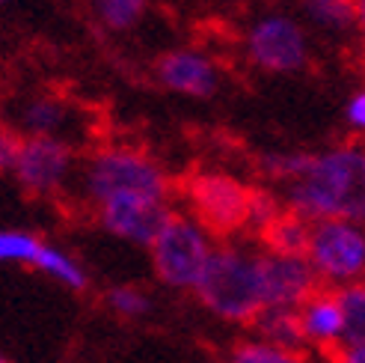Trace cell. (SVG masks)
<instances>
[{
  "mask_svg": "<svg viewBox=\"0 0 365 363\" xmlns=\"http://www.w3.org/2000/svg\"><path fill=\"white\" fill-rule=\"evenodd\" d=\"M285 209L306 221H348L365 227V146L341 143L312 155V164L282 191Z\"/></svg>",
  "mask_w": 365,
  "mask_h": 363,
  "instance_id": "1",
  "label": "cell"
},
{
  "mask_svg": "<svg viewBox=\"0 0 365 363\" xmlns=\"http://www.w3.org/2000/svg\"><path fill=\"white\" fill-rule=\"evenodd\" d=\"M193 295L217 319L229 324H252L264 310L262 250L235 242L217 244Z\"/></svg>",
  "mask_w": 365,
  "mask_h": 363,
  "instance_id": "2",
  "label": "cell"
},
{
  "mask_svg": "<svg viewBox=\"0 0 365 363\" xmlns=\"http://www.w3.org/2000/svg\"><path fill=\"white\" fill-rule=\"evenodd\" d=\"M81 197L89 209L119 197L170 199V176L152 155L134 146H101L78 170Z\"/></svg>",
  "mask_w": 365,
  "mask_h": 363,
  "instance_id": "3",
  "label": "cell"
},
{
  "mask_svg": "<svg viewBox=\"0 0 365 363\" xmlns=\"http://www.w3.org/2000/svg\"><path fill=\"white\" fill-rule=\"evenodd\" d=\"M252 194L241 179L220 170H199L185 179L181 197L187 199V214L202 224L214 239H235L252 224Z\"/></svg>",
  "mask_w": 365,
  "mask_h": 363,
  "instance_id": "4",
  "label": "cell"
},
{
  "mask_svg": "<svg viewBox=\"0 0 365 363\" xmlns=\"http://www.w3.org/2000/svg\"><path fill=\"white\" fill-rule=\"evenodd\" d=\"M214 247V235L202 224L185 212H173L167 227L149 247L152 271L163 286L193 292L211 262Z\"/></svg>",
  "mask_w": 365,
  "mask_h": 363,
  "instance_id": "5",
  "label": "cell"
},
{
  "mask_svg": "<svg viewBox=\"0 0 365 363\" xmlns=\"http://www.w3.org/2000/svg\"><path fill=\"white\" fill-rule=\"evenodd\" d=\"M306 259L324 289L365 280V227L348 221H315Z\"/></svg>",
  "mask_w": 365,
  "mask_h": 363,
  "instance_id": "6",
  "label": "cell"
},
{
  "mask_svg": "<svg viewBox=\"0 0 365 363\" xmlns=\"http://www.w3.org/2000/svg\"><path fill=\"white\" fill-rule=\"evenodd\" d=\"M78 176V152L60 137H24L12 179L30 197H57Z\"/></svg>",
  "mask_w": 365,
  "mask_h": 363,
  "instance_id": "7",
  "label": "cell"
},
{
  "mask_svg": "<svg viewBox=\"0 0 365 363\" xmlns=\"http://www.w3.org/2000/svg\"><path fill=\"white\" fill-rule=\"evenodd\" d=\"M247 57L252 66L273 75L300 71L309 60L306 33L288 15H264L247 33Z\"/></svg>",
  "mask_w": 365,
  "mask_h": 363,
  "instance_id": "8",
  "label": "cell"
},
{
  "mask_svg": "<svg viewBox=\"0 0 365 363\" xmlns=\"http://www.w3.org/2000/svg\"><path fill=\"white\" fill-rule=\"evenodd\" d=\"M93 212L104 232L140 247H152V242L173 217L170 199H149V197H119L110 199V203H101Z\"/></svg>",
  "mask_w": 365,
  "mask_h": 363,
  "instance_id": "9",
  "label": "cell"
},
{
  "mask_svg": "<svg viewBox=\"0 0 365 363\" xmlns=\"http://www.w3.org/2000/svg\"><path fill=\"white\" fill-rule=\"evenodd\" d=\"M262 289L264 310H300L312 298L321 283L306 257H285L262 247Z\"/></svg>",
  "mask_w": 365,
  "mask_h": 363,
  "instance_id": "10",
  "label": "cell"
},
{
  "mask_svg": "<svg viewBox=\"0 0 365 363\" xmlns=\"http://www.w3.org/2000/svg\"><path fill=\"white\" fill-rule=\"evenodd\" d=\"M155 78L163 89L190 99H211L217 86H220L214 60L205 57L202 51H190V48H175L160 54L155 63Z\"/></svg>",
  "mask_w": 365,
  "mask_h": 363,
  "instance_id": "11",
  "label": "cell"
},
{
  "mask_svg": "<svg viewBox=\"0 0 365 363\" xmlns=\"http://www.w3.org/2000/svg\"><path fill=\"white\" fill-rule=\"evenodd\" d=\"M297 319H300V334L306 349H318L330 357L344 342V319H341L336 289L321 286L297 310Z\"/></svg>",
  "mask_w": 365,
  "mask_h": 363,
  "instance_id": "12",
  "label": "cell"
},
{
  "mask_svg": "<svg viewBox=\"0 0 365 363\" xmlns=\"http://www.w3.org/2000/svg\"><path fill=\"white\" fill-rule=\"evenodd\" d=\"M75 125V107L57 93H36L18 104V125L21 137H60Z\"/></svg>",
  "mask_w": 365,
  "mask_h": 363,
  "instance_id": "13",
  "label": "cell"
},
{
  "mask_svg": "<svg viewBox=\"0 0 365 363\" xmlns=\"http://www.w3.org/2000/svg\"><path fill=\"white\" fill-rule=\"evenodd\" d=\"M309 232H312V221H306L303 214L282 209L273 224H267L259 239L262 247L270 253H285V257H306V247H309Z\"/></svg>",
  "mask_w": 365,
  "mask_h": 363,
  "instance_id": "14",
  "label": "cell"
},
{
  "mask_svg": "<svg viewBox=\"0 0 365 363\" xmlns=\"http://www.w3.org/2000/svg\"><path fill=\"white\" fill-rule=\"evenodd\" d=\"M252 337H259L264 342H273V346H282V349H294V352H303V334H300V319H297V310H267L259 313L252 324Z\"/></svg>",
  "mask_w": 365,
  "mask_h": 363,
  "instance_id": "15",
  "label": "cell"
},
{
  "mask_svg": "<svg viewBox=\"0 0 365 363\" xmlns=\"http://www.w3.org/2000/svg\"><path fill=\"white\" fill-rule=\"evenodd\" d=\"M33 268L39 271V274L51 277L53 283L71 289V292H81V289H86V283H89V274L81 265V259L71 257L68 250H63L57 244H51V242L42 244V253H39V259H36Z\"/></svg>",
  "mask_w": 365,
  "mask_h": 363,
  "instance_id": "16",
  "label": "cell"
},
{
  "mask_svg": "<svg viewBox=\"0 0 365 363\" xmlns=\"http://www.w3.org/2000/svg\"><path fill=\"white\" fill-rule=\"evenodd\" d=\"M89 9H93L96 21L104 30L128 33L143 21L145 9H149V0H89Z\"/></svg>",
  "mask_w": 365,
  "mask_h": 363,
  "instance_id": "17",
  "label": "cell"
},
{
  "mask_svg": "<svg viewBox=\"0 0 365 363\" xmlns=\"http://www.w3.org/2000/svg\"><path fill=\"white\" fill-rule=\"evenodd\" d=\"M226 363H309V360L303 352L273 346V342H264L259 337H247L232 346Z\"/></svg>",
  "mask_w": 365,
  "mask_h": 363,
  "instance_id": "18",
  "label": "cell"
},
{
  "mask_svg": "<svg viewBox=\"0 0 365 363\" xmlns=\"http://www.w3.org/2000/svg\"><path fill=\"white\" fill-rule=\"evenodd\" d=\"M306 15L312 24L330 33H351L356 30V9L354 0H303Z\"/></svg>",
  "mask_w": 365,
  "mask_h": 363,
  "instance_id": "19",
  "label": "cell"
},
{
  "mask_svg": "<svg viewBox=\"0 0 365 363\" xmlns=\"http://www.w3.org/2000/svg\"><path fill=\"white\" fill-rule=\"evenodd\" d=\"M42 239L27 229H0V265H27L33 268L42 253Z\"/></svg>",
  "mask_w": 365,
  "mask_h": 363,
  "instance_id": "20",
  "label": "cell"
},
{
  "mask_svg": "<svg viewBox=\"0 0 365 363\" xmlns=\"http://www.w3.org/2000/svg\"><path fill=\"white\" fill-rule=\"evenodd\" d=\"M344 319V342H365V280L336 289Z\"/></svg>",
  "mask_w": 365,
  "mask_h": 363,
  "instance_id": "21",
  "label": "cell"
},
{
  "mask_svg": "<svg viewBox=\"0 0 365 363\" xmlns=\"http://www.w3.org/2000/svg\"><path fill=\"white\" fill-rule=\"evenodd\" d=\"M104 301H107V307H110V313H116L119 319H143L152 307V298L145 295L140 286H131V283L107 289Z\"/></svg>",
  "mask_w": 365,
  "mask_h": 363,
  "instance_id": "22",
  "label": "cell"
},
{
  "mask_svg": "<svg viewBox=\"0 0 365 363\" xmlns=\"http://www.w3.org/2000/svg\"><path fill=\"white\" fill-rule=\"evenodd\" d=\"M309 164H312V155H306V152H285V155H264L259 170H262L267 179L279 182V185L285 188L288 182L300 179Z\"/></svg>",
  "mask_w": 365,
  "mask_h": 363,
  "instance_id": "23",
  "label": "cell"
},
{
  "mask_svg": "<svg viewBox=\"0 0 365 363\" xmlns=\"http://www.w3.org/2000/svg\"><path fill=\"white\" fill-rule=\"evenodd\" d=\"M21 131L15 129V125H6V122H0V176H12V167H15V161H18V152H21Z\"/></svg>",
  "mask_w": 365,
  "mask_h": 363,
  "instance_id": "24",
  "label": "cell"
},
{
  "mask_svg": "<svg viewBox=\"0 0 365 363\" xmlns=\"http://www.w3.org/2000/svg\"><path fill=\"white\" fill-rule=\"evenodd\" d=\"M344 122H348L354 131L365 134V86L356 89L348 99V104H344Z\"/></svg>",
  "mask_w": 365,
  "mask_h": 363,
  "instance_id": "25",
  "label": "cell"
},
{
  "mask_svg": "<svg viewBox=\"0 0 365 363\" xmlns=\"http://www.w3.org/2000/svg\"><path fill=\"white\" fill-rule=\"evenodd\" d=\"M330 363H365V342H341L330 354Z\"/></svg>",
  "mask_w": 365,
  "mask_h": 363,
  "instance_id": "26",
  "label": "cell"
},
{
  "mask_svg": "<svg viewBox=\"0 0 365 363\" xmlns=\"http://www.w3.org/2000/svg\"><path fill=\"white\" fill-rule=\"evenodd\" d=\"M354 9H356V30L365 42V0H354Z\"/></svg>",
  "mask_w": 365,
  "mask_h": 363,
  "instance_id": "27",
  "label": "cell"
},
{
  "mask_svg": "<svg viewBox=\"0 0 365 363\" xmlns=\"http://www.w3.org/2000/svg\"><path fill=\"white\" fill-rule=\"evenodd\" d=\"M12 4V0H0V9H4V6H9Z\"/></svg>",
  "mask_w": 365,
  "mask_h": 363,
  "instance_id": "28",
  "label": "cell"
}]
</instances>
